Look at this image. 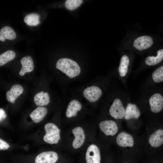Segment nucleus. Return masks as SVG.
Wrapping results in <instances>:
<instances>
[{
  "instance_id": "423d86ee",
  "label": "nucleus",
  "mask_w": 163,
  "mask_h": 163,
  "mask_svg": "<svg viewBox=\"0 0 163 163\" xmlns=\"http://www.w3.org/2000/svg\"><path fill=\"white\" fill-rule=\"evenodd\" d=\"M102 93L100 88L95 86H92L86 88L83 91L85 97L88 101L93 102L98 100Z\"/></svg>"
},
{
  "instance_id": "bb28decb",
  "label": "nucleus",
  "mask_w": 163,
  "mask_h": 163,
  "mask_svg": "<svg viewBox=\"0 0 163 163\" xmlns=\"http://www.w3.org/2000/svg\"><path fill=\"white\" fill-rule=\"evenodd\" d=\"M7 115L4 110L0 108V122L6 118Z\"/></svg>"
},
{
  "instance_id": "393cba45",
  "label": "nucleus",
  "mask_w": 163,
  "mask_h": 163,
  "mask_svg": "<svg viewBox=\"0 0 163 163\" xmlns=\"http://www.w3.org/2000/svg\"><path fill=\"white\" fill-rule=\"evenodd\" d=\"M83 2L82 0H67L65 3V6L68 9L73 10L79 7Z\"/></svg>"
},
{
  "instance_id": "39448f33",
  "label": "nucleus",
  "mask_w": 163,
  "mask_h": 163,
  "mask_svg": "<svg viewBox=\"0 0 163 163\" xmlns=\"http://www.w3.org/2000/svg\"><path fill=\"white\" fill-rule=\"evenodd\" d=\"M99 127L101 130L106 136H114L118 131L117 123L111 120L101 122L99 124Z\"/></svg>"
},
{
  "instance_id": "a878e982",
  "label": "nucleus",
  "mask_w": 163,
  "mask_h": 163,
  "mask_svg": "<svg viewBox=\"0 0 163 163\" xmlns=\"http://www.w3.org/2000/svg\"><path fill=\"white\" fill-rule=\"evenodd\" d=\"M9 147L10 145L8 143L0 138V150H7Z\"/></svg>"
},
{
  "instance_id": "6ab92c4d",
  "label": "nucleus",
  "mask_w": 163,
  "mask_h": 163,
  "mask_svg": "<svg viewBox=\"0 0 163 163\" xmlns=\"http://www.w3.org/2000/svg\"><path fill=\"white\" fill-rule=\"evenodd\" d=\"M16 37V33L11 27L5 26L0 30V41L5 42L6 39L13 40Z\"/></svg>"
},
{
  "instance_id": "4be33fe9",
  "label": "nucleus",
  "mask_w": 163,
  "mask_h": 163,
  "mask_svg": "<svg viewBox=\"0 0 163 163\" xmlns=\"http://www.w3.org/2000/svg\"><path fill=\"white\" fill-rule=\"evenodd\" d=\"M40 15L37 13H31L27 15L24 18V21L29 26H37L40 23Z\"/></svg>"
},
{
  "instance_id": "1a4fd4ad",
  "label": "nucleus",
  "mask_w": 163,
  "mask_h": 163,
  "mask_svg": "<svg viewBox=\"0 0 163 163\" xmlns=\"http://www.w3.org/2000/svg\"><path fill=\"white\" fill-rule=\"evenodd\" d=\"M149 103L151 111L154 113L160 112L163 107V97L159 93L152 95L149 99Z\"/></svg>"
},
{
  "instance_id": "cd10ccee",
  "label": "nucleus",
  "mask_w": 163,
  "mask_h": 163,
  "mask_svg": "<svg viewBox=\"0 0 163 163\" xmlns=\"http://www.w3.org/2000/svg\"></svg>"
},
{
  "instance_id": "b1692460",
  "label": "nucleus",
  "mask_w": 163,
  "mask_h": 163,
  "mask_svg": "<svg viewBox=\"0 0 163 163\" xmlns=\"http://www.w3.org/2000/svg\"><path fill=\"white\" fill-rule=\"evenodd\" d=\"M153 81L156 83H159L163 81V66L157 69L152 74Z\"/></svg>"
},
{
  "instance_id": "ddd939ff",
  "label": "nucleus",
  "mask_w": 163,
  "mask_h": 163,
  "mask_svg": "<svg viewBox=\"0 0 163 163\" xmlns=\"http://www.w3.org/2000/svg\"><path fill=\"white\" fill-rule=\"evenodd\" d=\"M22 68L19 74L21 76H24L25 73L32 71L34 68L33 60L31 56H27L23 57L21 60Z\"/></svg>"
},
{
  "instance_id": "f257e3e1",
  "label": "nucleus",
  "mask_w": 163,
  "mask_h": 163,
  "mask_svg": "<svg viewBox=\"0 0 163 163\" xmlns=\"http://www.w3.org/2000/svg\"><path fill=\"white\" fill-rule=\"evenodd\" d=\"M56 67L71 78L78 76L81 72V69L78 64L69 58L59 59L56 62Z\"/></svg>"
},
{
  "instance_id": "6e6552de",
  "label": "nucleus",
  "mask_w": 163,
  "mask_h": 163,
  "mask_svg": "<svg viewBox=\"0 0 163 163\" xmlns=\"http://www.w3.org/2000/svg\"><path fill=\"white\" fill-rule=\"evenodd\" d=\"M153 43V40L151 37L144 36L136 38L134 41L133 46L138 50H142L151 47Z\"/></svg>"
},
{
  "instance_id": "20e7f679",
  "label": "nucleus",
  "mask_w": 163,
  "mask_h": 163,
  "mask_svg": "<svg viewBox=\"0 0 163 163\" xmlns=\"http://www.w3.org/2000/svg\"><path fill=\"white\" fill-rule=\"evenodd\" d=\"M85 158L87 163H100V151L97 145L91 144L88 147Z\"/></svg>"
},
{
  "instance_id": "f03ea898",
  "label": "nucleus",
  "mask_w": 163,
  "mask_h": 163,
  "mask_svg": "<svg viewBox=\"0 0 163 163\" xmlns=\"http://www.w3.org/2000/svg\"><path fill=\"white\" fill-rule=\"evenodd\" d=\"M46 134L43 137V140L50 144H56L60 140V130L55 124L52 123L46 124L44 126Z\"/></svg>"
},
{
  "instance_id": "412c9836",
  "label": "nucleus",
  "mask_w": 163,
  "mask_h": 163,
  "mask_svg": "<svg viewBox=\"0 0 163 163\" xmlns=\"http://www.w3.org/2000/svg\"><path fill=\"white\" fill-rule=\"evenodd\" d=\"M156 56H149L145 59V62L148 66H154L160 62L163 59V50H158Z\"/></svg>"
},
{
  "instance_id": "4468645a",
  "label": "nucleus",
  "mask_w": 163,
  "mask_h": 163,
  "mask_svg": "<svg viewBox=\"0 0 163 163\" xmlns=\"http://www.w3.org/2000/svg\"><path fill=\"white\" fill-rule=\"evenodd\" d=\"M149 143L152 147L157 148L163 143V130L161 129L157 130L149 137Z\"/></svg>"
},
{
  "instance_id": "5701e85b",
  "label": "nucleus",
  "mask_w": 163,
  "mask_h": 163,
  "mask_svg": "<svg viewBox=\"0 0 163 163\" xmlns=\"http://www.w3.org/2000/svg\"><path fill=\"white\" fill-rule=\"evenodd\" d=\"M16 56L15 52L8 50L0 55V66H2L13 59Z\"/></svg>"
},
{
  "instance_id": "f8f14e48",
  "label": "nucleus",
  "mask_w": 163,
  "mask_h": 163,
  "mask_svg": "<svg viewBox=\"0 0 163 163\" xmlns=\"http://www.w3.org/2000/svg\"><path fill=\"white\" fill-rule=\"evenodd\" d=\"M23 91L24 88L21 85L19 84L13 85L6 93L7 100L14 104L16 99L23 93Z\"/></svg>"
},
{
  "instance_id": "dca6fc26",
  "label": "nucleus",
  "mask_w": 163,
  "mask_h": 163,
  "mask_svg": "<svg viewBox=\"0 0 163 163\" xmlns=\"http://www.w3.org/2000/svg\"><path fill=\"white\" fill-rule=\"evenodd\" d=\"M82 105L77 100L71 101L69 104L66 111V115L68 118L76 116L77 112L82 109Z\"/></svg>"
},
{
  "instance_id": "2eb2a0df",
  "label": "nucleus",
  "mask_w": 163,
  "mask_h": 163,
  "mask_svg": "<svg viewBox=\"0 0 163 163\" xmlns=\"http://www.w3.org/2000/svg\"><path fill=\"white\" fill-rule=\"evenodd\" d=\"M47 113L46 107L39 106L31 113L30 116L34 123H37L42 121Z\"/></svg>"
},
{
  "instance_id": "7ed1b4c3",
  "label": "nucleus",
  "mask_w": 163,
  "mask_h": 163,
  "mask_svg": "<svg viewBox=\"0 0 163 163\" xmlns=\"http://www.w3.org/2000/svg\"><path fill=\"white\" fill-rule=\"evenodd\" d=\"M111 116L115 119H122L125 116V109L120 99H115L109 109Z\"/></svg>"
},
{
  "instance_id": "9d476101",
  "label": "nucleus",
  "mask_w": 163,
  "mask_h": 163,
  "mask_svg": "<svg viewBox=\"0 0 163 163\" xmlns=\"http://www.w3.org/2000/svg\"><path fill=\"white\" fill-rule=\"evenodd\" d=\"M75 136L72 146L75 149H78L83 144L85 140V135L83 129L80 127H77L72 130Z\"/></svg>"
},
{
  "instance_id": "a211bd4d",
  "label": "nucleus",
  "mask_w": 163,
  "mask_h": 163,
  "mask_svg": "<svg viewBox=\"0 0 163 163\" xmlns=\"http://www.w3.org/2000/svg\"><path fill=\"white\" fill-rule=\"evenodd\" d=\"M34 101L37 106L43 107L47 105L50 102L49 95L47 92L41 91L34 96Z\"/></svg>"
},
{
  "instance_id": "0eeeda50",
  "label": "nucleus",
  "mask_w": 163,
  "mask_h": 163,
  "mask_svg": "<svg viewBox=\"0 0 163 163\" xmlns=\"http://www.w3.org/2000/svg\"><path fill=\"white\" fill-rule=\"evenodd\" d=\"M58 155L52 151L42 152L38 155L35 159V163H55L58 159Z\"/></svg>"
},
{
  "instance_id": "f3484780",
  "label": "nucleus",
  "mask_w": 163,
  "mask_h": 163,
  "mask_svg": "<svg viewBox=\"0 0 163 163\" xmlns=\"http://www.w3.org/2000/svg\"><path fill=\"white\" fill-rule=\"evenodd\" d=\"M140 115L139 110L135 104L131 103L127 104L124 117L125 120H129L133 118L137 119Z\"/></svg>"
},
{
  "instance_id": "9b49d317",
  "label": "nucleus",
  "mask_w": 163,
  "mask_h": 163,
  "mask_svg": "<svg viewBox=\"0 0 163 163\" xmlns=\"http://www.w3.org/2000/svg\"><path fill=\"white\" fill-rule=\"evenodd\" d=\"M117 145L122 147H132L134 145V139L130 134L124 132H120L116 139Z\"/></svg>"
},
{
  "instance_id": "aec40b11",
  "label": "nucleus",
  "mask_w": 163,
  "mask_h": 163,
  "mask_svg": "<svg viewBox=\"0 0 163 163\" xmlns=\"http://www.w3.org/2000/svg\"><path fill=\"white\" fill-rule=\"evenodd\" d=\"M129 59L126 55H124L122 57L120 66L118 68L120 76L123 77L126 76L128 70Z\"/></svg>"
}]
</instances>
